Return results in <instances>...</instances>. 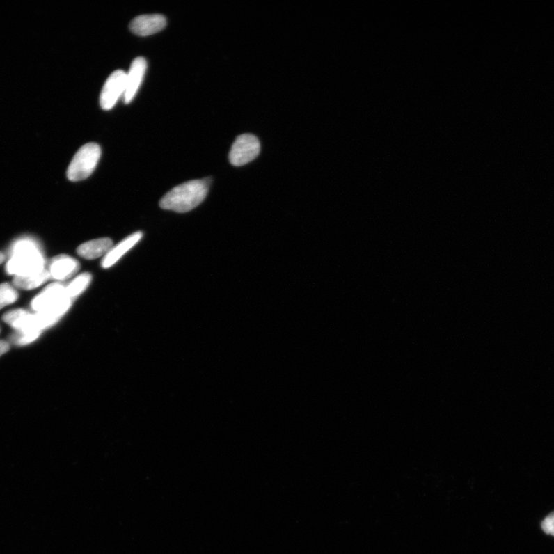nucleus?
I'll list each match as a JSON object with an SVG mask.
<instances>
[{"mask_svg": "<svg viewBox=\"0 0 554 554\" xmlns=\"http://www.w3.org/2000/svg\"><path fill=\"white\" fill-rule=\"evenodd\" d=\"M50 277L49 269L47 268L38 274L14 277L13 285L22 290H33L42 285L50 279Z\"/></svg>", "mask_w": 554, "mask_h": 554, "instance_id": "12", "label": "nucleus"}, {"mask_svg": "<svg viewBox=\"0 0 554 554\" xmlns=\"http://www.w3.org/2000/svg\"><path fill=\"white\" fill-rule=\"evenodd\" d=\"M40 333L38 331H16L10 335V340L13 345H27L38 339Z\"/></svg>", "mask_w": 554, "mask_h": 554, "instance_id": "15", "label": "nucleus"}, {"mask_svg": "<svg viewBox=\"0 0 554 554\" xmlns=\"http://www.w3.org/2000/svg\"><path fill=\"white\" fill-rule=\"evenodd\" d=\"M10 349V344L5 340H0V356L8 352Z\"/></svg>", "mask_w": 554, "mask_h": 554, "instance_id": "17", "label": "nucleus"}, {"mask_svg": "<svg viewBox=\"0 0 554 554\" xmlns=\"http://www.w3.org/2000/svg\"><path fill=\"white\" fill-rule=\"evenodd\" d=\"M5 255L0 252V264H3V261L5 260Z\"/></svg>", "mask_w": 554, "mask_h": 554, "instance_id": "18", "label": "nucleus"}, {"mask_svg": "<svg viewBox=\"0 0 554 554\" xmlns=\"http://www.w3.org/2000/svg\"><path fill=\"white\" fill-rule=\"evenodd\" d=\"M69 298L65 287L61 283H53L33 299L31 307L35 312H45L53 309Z\"/></svg>", "mask_w": 554, "mask_h": 554, "instance_id": "6", "label": "nucleus"}, {"mask_svg": "<svg viewBox=\"0 0 554 554\" xmlns=\"http://www.w3.org/2000/svg\"><path fill=\"white\" fill-rule=\"evenodd\" d=\"M147 69L148 62L143 57H137L131 63L129 70L127 74L126 90L123 96V101L126 104H130L136 97L143 83Z\"/></svg>", "mask_w": 554, "mask_h": 554, "instance_id": "7", "label": "nucleus"}, {"mask_svg": "<svg viewBox=\"0 0 554 554\" xmlns=\"http://www.w3.org/2000/svg\"><path fill=\"white\" fill-rule=\"evenodd\" d=\"M48 269L52 278L63 281L70 278L79 271V264L77 260L68 255H60L51 261Z\"/></svg>", "mask_w": 554, "mask_h": 554, "instance_id": "9", "label": "nucleus"}, {"mask_svg": "<svg viewBox=\"0 0 554 554\" xmlns=\"http://www.w3.org/2000/svg\"><path fill=\"white\" fill-rule=\"evenodd\" d=\"M113 246V243L111 239L100 238L80 245L77 248V253L84 259L95 260L105 257Z\"/></svg>", "mask_w": 554, "mask_h": 554, "instance_id": "11", "label": "nucleus"}, {"mask_svg": "<svg viewBox=\"0 0 554 554\" xmlns=\"http://www.w3.org/2000/svg\"><path fill=\"white\" fill-rule=\"evenodd\" d=\"M166 19L160 14L142 15L134 18L129 24L131 32L140 36L156 34L166 27Z\"/></svg>", "mask_w": 554, "mask_h": 554, "instance_id": "8", "label": "nucleus"}, {"mask_svg": "<svg viewBox=\"0 0 554 554\" xmlns=\"http://www.w3.org/2000/svg\"><path fill=\"white\" fill-rule=\"evenodd\" d=\"M19 294L15 288L8 283L0 284V310L15 303Z\"/></svg>", "mask_w": 554, "mask_h": 554, "instance_id": "14", "label": "nucleus"}, {"mask_svg": "<svg viewBox=\"0 0 554 554\" xmlns=\"http://www.w3.org/2000/svg\"><path fill=\"white\" fill-rule=\"evenodd\" d=\"M92 280V276L89 273H84L72 280L68 287H65L67 294L71 299L78 296L89 287Z\"/></svg>", "mask_w": 554, "mask_h": 554, "instance_id": "13", "label": "nucleus"}, {"mask_svg": "<svg viewBox=\"0 0 554 554\" xmlns=\"http://www.w3.org/2000/svg\"><path fill=\"white\" fill-rule=\"evenodd\" d=\"M142 232H136L126 239H124L118 245L113 246L112 249L106 255L101 265L104 269L113 267L116 262H118L128 251L136 246L143 238Z\"/></svg>", "mask_w": 554, "mask_h": 554, "instance_id": "10", "label": "nucleus"}, {"mask_svg": "<svg viewBox=\"0 0 554 554\" xmlns=\"http://www.w3.org/2000/svg\"><path fill=\"white\" fill-rule=\"evenodd\" d=\"M210 180H194L171 189L159 201V207L166 210L184 214L189 212L206 199Z\"/></svg>", "mask_w": 554, "mask_h": 554, "instance_id": "1", "label": "nucleus"}, {"mask_svg": "<svg viewBox=\"0 0 554 554\" xmlns=\"http://www.w3.org/2000/svg\"><path fill=\"white\" fill-rule=\"evenodd\" d=\"M101 148L97 143H86L80 148L68 167V177L78 182L89 178L100 161Z\"/></svg>", "mask_w": 554, "mask_h": 554, "instance_id": "3", "label": "nucleus"}, {"mask_svg": "<svg viewBox=\"0 0 554 554\" xmlns=\"http://www.w3.org/2000/svg\"><path fill=\"white\" fill-rule=\"evenodd\" d=\"M541 527L544 533L554 536V512L546 517L541 523Z\"/></svg>", "mask_w": 554, "mask_h": 554, "instance_id": "16", "label": "nucleus"}, {"mask_svg": "<svg viewBox=\"0 0 554 554\" xmlns=\"http://www.w3.org/2000/svg\"><path fill=\"white\" fill-rule=\"evenodd\" d=\"M260 152V143L253 134L239 136L232 145L230 162L232 166H242L256 159Z\"/></svg>", "mask_w": 554, "mask_h": 554, "instance_id": "4", "label": "nucleus"}, {"mask_svg": "<svg viewBox=\"0 0 554 554\" xmlns=\"http://www.w3.org/2000/svg\"><path fill=\"white\" fill-rule=\"evenodd\" d=\"M127 72L116 70L109 77L102 90L100 106L104 111L112 109L118 100L123 97L126 90Z\"/></svg>", "mask_w": 554, "mask_h": 554, "instance_id": "5", "label": "nucleus"}, {"mask_svg": "<svg viewBox=\"0 0 554 554\" xmlns=\"http://www.w3.org/2000/svg\"><path fill=\"white\" fill-rule=\"evenodd\" d=\"M46 268L45 257L38 243L31 239H22L13 244L6 271L14 276L35 274Z\"/></svg>", "mask_w": 554, "mask_h": 554, "instance_id": "2", "label": "nucleus"}]
</instances>
